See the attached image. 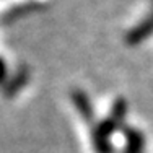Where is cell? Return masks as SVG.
Masks as SVG:
<instances>
[{
	"mask_svg": "<svg viewBox=\"0 0 153 153\" xmlns=\"http://www.w3.org/2000/svg\"><path fill=\"white\" fill-rule=\"evenodd\" d=\"M122 153H145V135L138 129L126 127L124 132V145Z\"/></svg>",
	"mask_w": 153,
	"mask_h": 153,
	"instance_id": "1",
	"label": "cell"
},
{
	"mask_svg": "<svg viewBox=\"0 0 153 153\" xmlns=\"http://www.w3.org/2000/svg\"><path fill=\"white\" fill-rule=\"evenodd\" d=\"M10 78V65L5 57H0V88L5 86V83Z\"/></svg>",
	"mask_w": 153,
	"mask_h": 153,
	"instance_id": "2",
	"label": "cell"
}]
</instances>
